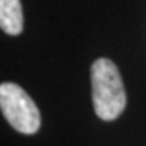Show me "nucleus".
I'll use <instances>...</instances> for the list:
<instances>
[{
	"mask_svg": "<svg viewBox=\"0 0 146 146\" xmlns=\"http://www.w3.org/2000/svg\"><path fill=\"white\" fill-rule=\"evenodd\" d=\"M93 106L102 120H115L127 106V94L117 65L109 58H98L91 65Z\"/></svg>",
	"mask_w": 146,
	"mask_h": 146,
	"instance_id": "nucleus-1",
	"label": "nucleus"
},
{
	"mask_svg": "<svg viewBox=\"0 0 146 146\" xmlns=\"http://www.w3.org/2000/svg\"><path fill=\"white\" fill-rule=\"evenodd\" d=\"M0 107L16 131L33 135L41 127V112L25 89L15 83L0 84Z\"/></svg>",
	"mask_w": 146,
	"mask_h": 146,
	"instance_id": "nucleus-2",
	"label": "nucleus"
},
{
	"mask_svg": "<svg viewBox=\"0 0 146 146\" xmlns=\"http://www.w3.org/2000/svg\"><path fill=\"white\" fill-rule=\"evenodd\" d=\"M0 26L3 33L18 36L23 31V10L20 0H0Z\"/></svg>",
	"mask_w": 146,
	"mask_h": 146,
	"instance_id": "nucleus-3",
	"label": "nucleus"
}]
</instances>
